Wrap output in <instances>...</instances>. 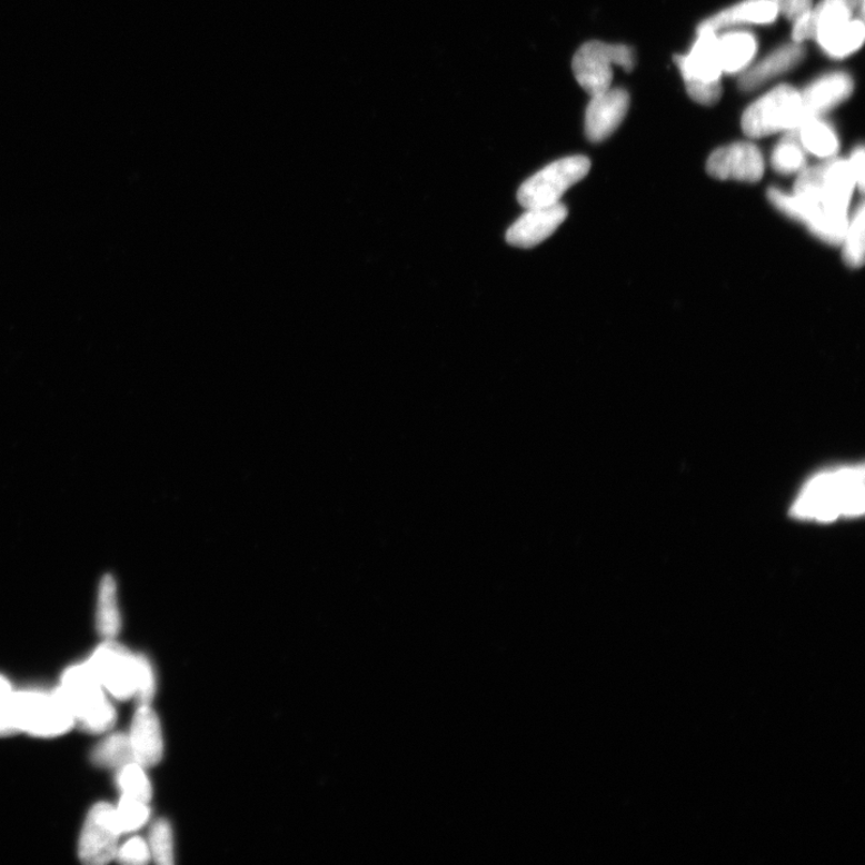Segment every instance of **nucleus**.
I'll return each instance as SVG.
<instances>
[{
	"instance_id": "26",
	"label": "nucleus",
	"mask_w": 865,
	"mask_h": 865,
	"mask_svg": "<svg viewBox=\"0 0 865 865\" xmlns=\"http://www.w3.org/2000/svg\"><path fill=\"white\" fill-rule=\"evenodd\" d=\"M148 803L122 796L116 809V818L122 833H129L142 827L149 817Z\"/></svg>"
},
{
	"instance_id": "8",
	"label": "nucleus",
	"mask_w": 865,
	"mask_h": 865,
	"mask_svg": "<svg viewBox=\"0 0 865 865\" xmlns=\"http://www.w3.org/2000/svg\"><path fill=\"white\" fill-rule=\"evenodd\" d=\"M119 829L116 809L109 803L95 805L81 833L79 855L83 863L101 865L111 862L118 852Z\"/></svg>"
},
{
	"instance_id": "16",
	"label": "nucleus",
	"mask_w": 865,
	"mask_h": 865,
	"mask_svg": "<svg viewBox=\"0 0 865 865\" xmlns=\"http://www.w3.org/2000/svg\"><path fill=\"white\" fill-rule=\"evenodd\" d=\"M777 7L773 0H743V2L725 9L700 23L714 32L720 29L745 24H770L778 18Z\"/></svg>"
},
{
	"instance_id": "5",
	"label": "nucleus",
	"mask_w": 865,
	"mask_h": 865,
	"mask_svg": "<svg viewBox=\"0 0 865 865\" xmlns=\"http://www.w3.org/2000/svg\"><path fill=\"white\" fill-rule=\"evenodd\" d=\"M632 71L635 53L626 44L589 41L573 59V71L579 86L590 96L607 91L613 86L614 67Z\"/></svg>"
},
{
	"instance_id": "2",
	"label": "nucleus",
	"mask_w": 865,
	"mask_h": 865,
	"mask_svg": "<svg viewBox=\"0 0 865 865\" xmlns=\"http://www.w3.org/2000/svg\"><path fill=\"white\" fill-rule=\"evenodd\" d=\"M52 695L70 713L74 726L86 733H107L116 723V709L87 664L69 667Z\"/></svg>"
},
{
	"instance_id": "1",
	"label": "nucleus",
	"mask_w": 865,
	"mask_h": 865,
	"mask_svg": "<svg viewBox=\"0 0 865 865\" xmlns=\"http://www.w3.org/2000/svg\"><path fill=\"white\" fill-rule=\"evenodd\" d=\"M864 513V468L847 467L818 474L798 496L793 515L798 519L832 521Z\"/></svg>"
},
{
	"instance_id": "19",
	"label": "nucleus",
	"mask_w": 865,
	"mask_h": 865,
	"mask_svg": "<svg viewBox=\"0 0 865 865\" xmlns=\"http://www.w3.org/2000/svg\"><path fill=\"white\" fill-rule=\"evenodd\" d=\"M799 140L805 149L818 158H831L838 152L839 140L833 128L822 118H809L798 129Z\"/></svg>"
},
{
	"instance_id": "3",
	"label": "nucleus",
	"mask_w": 865,
	"mask_h": 865,
	"mask_svg": "<svg viewBox=\"0 0 865 865\" xmlns=\"http://www.w3.org/2000/svg\"><path fill=\"white\" fill-rule=\"evenodd\" d=\"M685 82L686 92L699 106L712 107L723 93V68L717 32L699 26L697 39L689 53L675 57Z\"/></svg>"
},
{
	"instance_id": "31",
	"label": "nucleus",
	"mask_w": 865,
	"mask_h": 865,
	"mask_svg": "<svg viewBox=\"0 0 865 865\" xmlns=\"http://www.w3.org/2000/svg\"><path fill=\"white\" fill-rule=\"evenodd\" d=\"M816 28L813 20L812 10L796 21H794L793 40L803 43L805 40L815 39Z\"/></svg>"
},
{
	"instance_id": "6",
	"label": "nucleus",
	"mask_w": 865,
	"mask_h": 865,
	"mask_svg": "<svg viewBox=\"0 0 865 865\" xmlns=\"http://www.w3.org/2000/svg\"><path fill=\"white\" fill-rule=\"evenodd\" d=\"M587 157L574 156L549 163L520 186L517 198L525 208L554 206L590 171Z\"/></svg>"
},
{
	"instance_id": "32",
	"label": "nucleus",
	"mask_w": 865,
	"mask_h": 865,
	"mask_svg": "<svg viewBox=\"0 0 865 865\" xmlns=\"http://www.w3.org/2000/svg\"><path fill=\"white\" fill-rule=\"evenodd\" d=\"M864 148L861 146L855 149L852 158L848 159L849 168H852L856 187L861 192L864 190Z\"/></svg>"
},
{
	"instance_id": "7",
	"label": "nucleus",
	"mask_w": 865,
	"mask_h": 865,
	"mask_svg": "<svg viewBox=\"0 0 865 865\" xmlns=\"http://www.w3.org/2000/svg\"><path fill=\"white\" fill-rule=\"evenodd\" d=\"M101 684L117 699L136 696L137 655L107 639L86 663Z\"/></svg>"
},
{
	"instance_id": "30",
	"label": "nucleus",
	"mask_w": 865,
	"mask_h": 865,
	"mask_svg": "<svg viewBox=\"0 0 865 865\" xmlns=\"http://www.w3.org/2000/svg\"><path fill=\"white\" fill-rule=\"evenodd\" d=\"M778 13L789 21H796L813 9V0H773Z\"/></svg>"
},
{
	"instance_id": "10",
	"label": "nucleus",
	"mask_w": 865,
	"mask_h": 865,
	"mask_svg": "<svg viewBox=\"0 0 865 865\" xmlns=\"http://www.w3.org/2000/svg\"><path fill=\"white\" fill-rule=\"evenodd\" d=\"M630 107V97L622 88H609L593 96L586 111V133L591 142H601L613 136Z\"/></svg>"
},
{
	"instance_id": "25",
	"label": "nucleus",
	"mask_w": 865,
	"mask_h": 865,
	"mask_svg": "<svg viewBox=\"0 0 865 865\" xmlns=\"http://www.w3.org/2000/svg\"><path fill=\"white\" fill-rule=\"evenodd\" d=\"M118 786L125 796L148 803L152 798V785L141 765L131 763L118 774Z\"/></svg>"
},
{
	"instance_id": "14",
	"label": "nucleus",
	"mask_w": 865,
	"mask_h": 865,
	"mask_svg": "<svg viewBox=\"0 0 865 865\" xmlns=\"http://www.w3.org/2000/svg\"><path fill=\"white\" fill-rule=\"evenodd\" d=\"M133 759L142 767H151L162 757L163 743L159 719L149 705H140L129 735Z\"/></svg>"
},
{
	"instance_id": "20",
	"label": "nucleus",
	"mask_w": 865,
	"mask_h": 865,
	"mask_svg": "<svg viewBox=\"0 0 865 865\" xmlns=\"http://www.w3.org/2000/svg\"><path fill=\"white\" fill-rule=\"evenodd\" d=\"M97 628L106 639H113L121 630V615L117 604V588L111 576L102 578L99 590Z\"/></svg>"
},
{
	"instance_id": "12",
	"label": "nucleus",
	"mask_w": 865,
	"mask_h": 865,
	"mask_svg": "<svg viewBox=\"0 0 865 865\" xmlns=\"http://www.w3.org/2000/svg\"><path fill=\"white\" fill-rule=\"evenodd\" d=\"M32 696L26 715L23 733L42 738L69 733L74 723L67 708L53 695L33 692Z\"/></svg>"
},
{
	"instance_id": "27",
	"label": "nucleus",
	"mask_w": 865,
	"mask_h": 865,
	"mask_svg": "<svg viewBox=\"0 0 865 865\" xmlns=\"http://www.w3.org/2000/svg\"><path fill=\"white\" fill-rule=\"evenodd\" d=\"M149 849L158 864L170 865L173 863L172 829L167 819H159L149 834Z\"/></svg>"
},
{
	"instance_id": "11",
	"label": "nucleus",
	"mask_w": 865,
	"mask_h": 865,
	"mask_svg": "<svg viewBox=\"0 0 865 865\" xmlns=\"http://www.w3.org/2000/svg\"><path fill=\"white\" fill-rule=\"evenodd\" d=\"M568 217L563 203L546 207L527 208L514 226L506 232L507 243L518 248H533L554 235Z\"/></svg>"
},
{
	"instance_id": "24",
	"label": "nucleus",
	"mask_w": 865,
	"mask_h": 865,
	"mask_svg": "<svg viewBox=\"0 0 865 865\" xmlns=\"http://www.w3.org/2000/svg\"><path fill=\"white\" fill-rule=\"evenodd\" d=\"M864 223L865 210L862 202L854 216L853 221L848 222L846 235L844 237V260L847 266L858 268L864 262Z\"/></svg>"
},
{
	"instance_id": "17",
	"label": "nucleus",
	"mask_w": 865,
	"mask_h": 865,
	"mask_svg": "<svg viewBox=\"0 0 865 865\" xmlns=\"http://www.w3.org/2000/svg\"><path fill=\"white\" fill-rule=\"evenodd\" d=\"M865 38L863 20L852 19L828 31L819 33L815 40L833 58H845L862 48Z\"/></svg>"
},
{
	"instance_id": "33",
	"label": "nucleus",
	"mask_w": 865,
	"mask_h": 865,
	"mask_svg": "<svg viewBox=\"0 0 865 865\" xmlns=\"http://www.w3.org/2000/svg\"><path fill=\"white\" fill-rule=\"evenodd\" d=\"M11 684L3 676H0V704L11 695Z\"/></svg>"
},
{
	"instance_id": "4",
	"label": "nucleus",
	"mask_w": 865,
	"mask_h": 865,
	"mask_svg": "<svg viewBox=\"0 0 865 865\" xmlns=\"http://www.w3.org/2000/svg\"><path fill=\"white\" fill-rule=\"evenodd\" d=\"M805 119L801 92L793 86L782 84L745 110L742 128L748 137L760 139L777 132L797 130Z\"/></svg>"
},
{
	"instance_id": "22",
	"label": "nucleus",
	"mask_w": 865,
	"mask_h": 865,
	"mask_svg": "<svg viewBox=\"0 0 865 865\" xmlns=\"http://www.w3.org/2000/svg\"><path fill=\"white\" fill-rule=\"evenodd\" d=\"M92 763L103 768L121 769L136 763L129 735L116 734L101 742L92 753Z\"/></svg>"
},
{
	"instance_id": "34",
	"label": "nucleus",
	"mask_w": 865,
	"mask_h": 865,
	"mask_svg": "<svg viewBox=\"0 0 865 865\" xmlns=\"http://www.w3.org/2000/svg\"><path fill=\"white\" fill-rule=\"evenodd\" d=\"M849 7H852V10L854 12V17L857 19L863 20L864 18V0H848Z\"/></svg>"
},
{
	"instance_id": "23",
	"label": "nucleus",
	"mask_w": 865,
	"mask_h": 865,
	"mask_svg": "<svg viewBox=\"0 0 865 865\" xmlns=\"http://www.w3.org/2000/svg\"><path fill=\"white\" fill-rule=\"evenodd\" d=\"M812 14L816 28L815 38L833 27L856 19L848 0H823L812 9Z\"/></svg>"
},
{
	"instance_id": "15",
	"label": "nucleus",
	"mask_w": 865,
	"mask_h": 865,
	"mask_svg": "<svg viewBox=\"0 0 865 865\" xmlns=\"http://www.w3.org/2000/svg\"><path fill=\"white\" fill-rule=\"evenodd\" d=\"M804 54L802 43L784 44L770 52L763 61L744 70L739 78V88L745 92L755 91L758 87L797 67L803 61Z\"/></svg>"
},
{
	"instance_id": "28",
	"label": "nucleus",
	"mask_w": 865,
	"mask_h": 865,
	"mask_svg": "<svg viewBox=\"0 0 865 865\" xmlns=\"http://www.w3.org/2000/svg\"><path fill=\"white\" fill-rule=\"evenodd\" d=\"M138 675L136 696L140 705H149L156 693V678L151 664L146 656L137 655Z\"/></svg>"
},
{
	"instance_id": "21",
	"label": "nucleus",
	"mask_w": 865,
	"mask_h": 865,
	"mask_svg": "<svg viewBox=\"0 0 865 865\" xmlns=\"http://www.w3.org/2000/svg\"><path fill=\"white\" fill-rule=\"evenodd\" d=\"M807 157L797 130L786 131V136L775 146L772 167L783 175L799 173L805 169Z\"/></svg>"
},
{
	"instance_id": "13",
	"label": "nucleus",
	"mask_w": 865,
	"mask_h": 865,
	"mask_svg": "<svg viewBox=\"0 0 865 865\" xmlns=\"http://www.w3.org/2000/svg\"><path fill=\"white\" fill-rule=\"evenodd\" d=\"M854 92V81L845 72H832L815 80L801 93L805 118L822 117L841 106ZM805 119V121H807Z\"/></svg>"
},
{
	"instance_id": "29",
	"label": "nucleus",
	"mask_w": 865,
	"mask_h": 865,
	"mask_svg": "<svg viewBox=\"0 0 865 865\" xmlns=\"http://www.w3.org/2000/svg\"><path fill=\"white\" fill-rule=\"evenodd\" d=\"M116 857L125 864H146L152 855L145 841L132 838L118 849Z\"/></svg>"
},
{
	"instance_id": "18",
	"label": "nucleus",
	"mask_w": 865,
	"mask_h": 865,
	"mask_svg": "<svg viewBox=\"0 0 865 865\" xmlns=\"http://www.w3.org/2000/svg\"><path fill=\"white\" fill-rule=\"evenodd\" d=\"M719 54L724 73H742L754 61L757 41L748 32H728L718 37Z\"/></svg>"
},
{
	"instance_id": "9",
	"label": "nucleus",
	"mask_w": 865,
	"mask_h": 865,
	"mask_svg": "<svg viewBox=\"0 0 865 865\" xmlns=\"http://www.w3.org/2000/svg\"><path fill=\"white\" fill-rule=\"evenodd\" d=\"M707 171L718 180L755 183L765 173V160L750 142H736L717 149L707 161Z\"/></svg>"
}]
</instances>
